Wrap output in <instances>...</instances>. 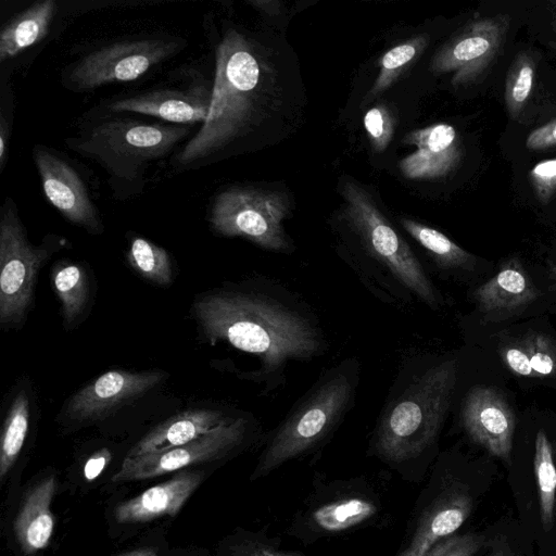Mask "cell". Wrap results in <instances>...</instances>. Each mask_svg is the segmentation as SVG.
Returning a JSON list of instances; mask_svg holds the SVG:
<instances>
[{"mask_svg": "<svg viewBox=\"0 0 556 556\" xmlns=\"http://www.w3.org/2000/svg\"><path fill=\"white\" fill-rule=\"evenodd\" d=\"M55 489L54 475L45 478L27 493L18 509L13 529L26 555L45 549L50 543L55 522L51 510Z\"/></svg>", "mask_w": 556, "mask_h": 556, "instance_id": "cell-22", "label": "cell"}, {"mask_svg": "<svg viewBox=\"0 0 556 556\" xmlns=\"http://www.w3.org/2000/svg\"><path fill=\"white\" fill-rule=\"evenodd\" d=\"M535 76V61L531 53L520 51L508 67L504 100L511 119H517L530 98Z\"/></svg>", "mask_w": 556, "mask_h": 556, "instance_id": "cell-29", "label": "cell"}, {"mask_svg": "<svg viewBox=\"0 0 556 556\" xmlns=\"http://www.w3.org/2000/svg\"><path fill=\"white\" fill-rule=\"evenodd\" d=\"M51 287L60 302L62 327L76 329L88 316L93 303V282L87 267L62 260L51 268Z\"/></svg>", "mask_w": 556, "mask_h": 556, "instance_id": "cell-23", "label": "cell"}, {"mask_svg": "<svg viewBox=\"0 0 556 556\" xmlns=\"http://www.w3.org/2000/svg\"><path fill=\"white\" fill-rule=\"evenodd\" d=\"M344 199L342 216L361 240L369 265H375L368 287L389 300H418L438 308L441 299L422 264L393 228L372 198L351 180L341 185Z\"/></svg>", "mask_w": 556, "mask_h": 556, "instance_id": "cell-3", "label": "cell"}, {"mask_svg": "<svg viewBox=\"0 0 556 556\" xmlns=\"http://www.w3.org/2000/svg\"><path fill=\"white\" fill-rule=\"evenodd\" d=\"M33 417V394L27 384L15 388L8 406L0 437V480L16 463L27 439Z\"/></svg>", "mask_w": 556, "mask_h": 556, "instance_id": "cell-25", "label": "cell"}, {"mask_svg": "<svg viewBox=\"0 0 556 556\" xmlns=\"http://www.w3.org/2000/svg\"><path fill=\"white\" fill-rule=\"evenodd\" d=\"M288 212L289 202L281 192L231 188L217 194L208 220L222 236L242 237L274 252H290L292 244L283 227Z\"/></svg>", "mask_w": 556, "mask_h": 556, "instance_id": "cell-8", "label": "cell"}, {"mask_svg": "<svg viewBox=\"0 0 556 556\" xmlns=\"http://www.w3.org/2000/svg\"><path fill=\"white\" fill-rule=\"evenodd\" d=\"M403 142L417 150L400 162V169L408 179H434L453 172L462 159V147L456 129L445 123L434 124L408 132Z\"/></svg>", "mask_w": 556, "mask_h": 556, "instance_id": "cell-17", "label": "cell"}, {"mask_svg": "<svg viewBox=\"0 0 556 556\" xmlns=\"http://www.w3.org/2000/svg\"><path fill=\"white\" fill-rule=\"evenodd\" d=\"M250 3L271 15L277 14L280 10L278 1H251Z\"/></svg>", "mask_w": 556, "mask_h": 556, "instance_id": "cell-39", "label": "cell"}, {"mask_svg": "<svg viewBox=\"0 0 556 556\" xmlns=\"http://www.w3.org/2000/svg\"><path fill=\"white\" fill-rule=\"evenodd\" d=\"M212 90L203 85L186 89H157L119 99L109 105L116 113L134 112L176 124L205 123Z\"/></svg>", "mask_w": 556, "mask_h": 556, "instance_id": "cell-18", "label": "cell"}, {"mask_svg": "<svg viewBox=\"0 0 556 556\" xmlns=\"http://www.w3.org/2000/svg\"><path fill=\"white\" fill-rule=\"evenodd\" d=\"M167 377L161 369L109 370L67 399L59 414L60 422L79 428L104 420L151 392Z\"/></svg>", "mask_w": 556, "mask_h": 556, "instance_id": "cell-12", "label": "cell"}, {"mask_svg": "<svg viewBox=\"0 0 556 556\" xmlns=\"http://www.w3.org/2000/svg\"><path fill=\"white\" fill-rule=\"evenodd\" d=\"M8 127L5 125V121L1 117V126H0V165L3 167L4 157H5V147L7 139L9 138V134H7Z\"/></svg>", "mask_w": 556, "mask_h": 556, "instance_id": "cell-40", "label": "cell"}, {"mask_svg": "<svg viewBox=\"0 0 556 556\" xmlns=\"http://www.w3.org/2000/svg\"><path fill=\"white\" fill-rule=\"evenodd\" d=\"M556 146V118L533 129L526 139L529 150H544Z\"/></svg>", "mask_w": 556, "mask_h": 556, "instance_id": "cell-37", "label": "cell"}, {"mask_svg": "<svg viewBox=\"0 0 556 556\" xmlns=\"http://www.w3.org/2000/svg\"><path fill=\"white\" fill-rule=\"evenodd\" d=\"M401 226L443 269L469 268L473 256L441 231L410 218L400 217Z\"/></svg>", "mask_w": 556, "mask_h": 556, "instance_id": "cell-26", "label": "cell"}, {"mask_svg": "<svg viewBox=\"0 0 556 556\" xmlns=\"http://www.w3.org/2000/svg\"><path fill=\"white\" fill-rule=\"evenodd\" d=\"M472 510V497L463 483L434 472L413 507L396 556H424L434 544L453 535Z\"/></svg>", "mask_w": 556, "mask_h": 556, "instance_id": "cell-10", "label": "cell"}, {"mask_svg": "<svg viewBox=\"0 0 556 556\" xmlns=\"http://www.w3.org/2000/svg\"><path fill=\"white\" fill-rule=\"evenodd\" d=\"M129 266L144 280L160 286L168 287L174 280V270L168 252L142 237L130 240L126 253Z\"/></svg>", "mask_w": 556, "mask_h": 556, "instance_id": "cell-27", "label": "cell"}, {"mask_svg": "<svg viewBox=\"0 0 556 556\" xmlns=\"http://www.w3.org/2000/svg\"><path fill=\"white\" fill-rule=\"evenodd\" d=\"M177 43L163 39L122 41L102 47L83 58L70 79L79 90L98 88L139 78L151 67L167 59Z\"/></svg>", "mask_w": 556, "mask_h": 556, "instance_id": "cell-14", "label": "cell"}, {"mask_svg": "<svg viewBox=\"0 0 556 556\" xmlns=\"http://www.w3.org/2000/svg\"><path fill=\"white\" fill-rule=\"evenodd\" d=\"M481 546L482 539L477 534H453L434 544L424 556H473Z\"/></svg>", "mask_w": 556, "mask_h": 556, "instance_id": "cell-35", "label": "cell"}, {"mask_svg": "<svg viewBox=\"0 0 556 556\" xmlns=\"http://www.w3.org/2000/svg\"><path fill=\"white\" fill-rule=\"evenodd\" d=\"M56 12L53 0L38 1L14 16L0 33V61L11 59L42 40Z\"/></svg>", "mask_w": 556, "mask_h": 556, "instance_id": "cell-24", "label": "cell"}, {"mask_svg": "<svg viewBox=\"0 0 556 556\" xmlns=\"http://www.w3.org/2000/svg\"><path fill=\"white\" fill-rule=\"evenodd\" d=\"M204 478L202 471H182L137 496L119 503L114 516L121 523L147 522L162 516L174 517Z\"/></svg>", "mask_w": 556, "mask_h": 556, "instance_id": "cell-19", "label": "cell"}, {"mask_svg": "<svg viewBox=\"0 0 556 556\" xmlns=\"http://www.w3.org/2000/svg\"><path fill=\"white\" fill-rule=\"evenodd\" d=\"M551 46L556 48V42H551Z\"/></svg>", "mask_w": 556, "mask_h": 556, "instance_id": "cell-43", "label": "cell"}, {"mask_svg": "<svg viewBox=\"0 0 556 556\" xmlns=\"http://www.w3.org/2000/svg\"><path fill=\"white\" fill-rule=\"evenodd\" d=\"M508 368L518 376L534 377L527 352L522 345H508L503 352Z\"/></svg>", "mask_w": 556, "mask_h": 556, "instance_id": "cell-36", "label": "cell"}, {"mask_svg": "<svg viewBox=\"0 0 556 556\" xmlns=\"http://www.w3.org/2000/svg\"><path fill=\"white\" fill-rule=\"evenodd\" d=\"M119 556H157V552L152 547H143L124 553Z\"/></svg>", "mask_w": 556, "mask_h": 556, "instance_id": "cell-41", "label": "cell"}, {"mask_svg": "<svg viewBox=\"0 0 556 556\" xmlns=\"http://www.w3.org/2000/svg\"><path fill=\"white\" fill-rule=\"evenodd\" d=\"M189 131L185 126L110 121L96 126L77 149L122 175L131 166L164 157Z\"/></svg>", "mask_w": 556, "mask_h": 556, "instance_id": "cell-9", "label": "cell"}, {"mask_svg": "<svg viewBox=\"0 0 556 556\" xmlns=\"http://www.w3.org/2000/svg\"><path fill=\"white\" fill-rule=\"evenodd\" d=\"M509 26L507 14L471 21L434 54L430 70L435 74L453 73L454 87L477 83L498 54Z\"/></svg>", "mask_w": 556, "mask_h": 556, "instance_id": "cell-13", "label": "cell"}, {"mask_svg": "<svg viewBox=\"0 0 556 556\" xmlns=\"http://www.w3.org/2000/svg\"><path fill=\"white\" fill-rule=\"evenodd\" d=\"M364 127L374 150L382 152L392 140L395 122L389 109L383 104H379L366 112Z\"/></svg>", "mask_w": 556, "mask_h": 556, "instance_id": "cell-33", "label": "cell"}, {"mask_svg": "<svg viewBox=\"0 0 556 556\" xmlns=\"http://www.w3.org/2000/svg\"><path fill=\"white\" fill-rule=\"evenodd\" d=\"M227 556H307L287 549L280 540L264 531H244L236 535L227 546Z\"/></svg>", "mask_w": 556, "mask_h": 556, "instance_id": "cell-31", "label": "cell"}, {"mask_svg": "<svg viewBox=\"0 0 556 556\" xmlns=\"http://www.w3.org/2000/svg\"><path fill=\"white\" fill-rule=\"evenodd\" d=\"M111 452L108 448L97 451L90 456L84 467V476L88 481L99 477L111 460Z\"/></svg>", "mask_w": 556, "mask_h": 556, "instance_id": "cell-38", "label": "cell"}, {"mask_svg": "<svg viewBox=\"0 0 556 556\" xmlns=\"http://www.w3.org/2000/svg\"><path fill=\"white\" fill-rule=\"evenodd\" d=\"M358 371V362L349 358L319 377L267 439L251 480L267 477L326 442L353 405Z\"/></svg>", "mask_w": 556, "mask_h": 556, "instance_id": "cell-5", "label": "cell"}, {"mask_svg": "<svg viewBox=\"0 0 556 556\" xmlns=\"http://www.w3.org/2000/svg\"><path fill=\"white\" fill-rule=\"evenodd\" d=\"M493 556H511V555H508L504 552H498V553L494 554Z\"/></svg>", "mask_w": 556, "mask_h": 556, "instance_id": "cell-42", "label": "cell"}, {"mask_svg": "<svg viewBox=\"0 0 556 556\" xmlns=\"http://www.w3.org/2000/svg\"><path fill=\"white\" fill-rule=\"evenodd\" d=\"M428 43L427 37L417 36L390 49L380 61L379 74L366 97L368 102L390 86L422 53Z\"/></svg>", "mask_w": 556, "mask_h": 556, "instance_id": "cell-30", "label": "cell"}, {"mask_svg": "<svg viewBox=\"0 0 556 556\" xmlns=\"http://www.w3.org/2000/svg\"><path fill=\"white\" fill-rule=\"evenodd\" d=\"M529 180L538 201L549 203L556 195V157L536 163L529 172Z\"/></svg>", "mask_w": 556, "mask_h": 556, "instance_id": "cell-34", "label": "cell"}, {"mask_svg": "<svg viewBox=\"0 0 556 556\" xmlns=\"http://www.w3.org/2000/svg\"><path fill=\"white\" fill-rule=\"evenodd\" d=\"M534 475L538 485L540 517L545 531L553 527L556 504V468L551 442L543 430H539L534 444Z\"/></svg>", "mask_w": 556, "mask_h": 556, "instance_id": "cell-28", "label": "cell"}, {"mask_svg": "<svg viewBox=\"0 0 556 556\" xmlns=\"http://www.w3.org/2000/svg\"><path fill=\"white\" fill-rule=\"evenodd\" d=\"M462 424L469 438L490 454L509 462L516 428L515 413L495 388L477 386L465 396Z\"/></svg>", "mask_w": 556, "mask_h": 556, "instance_id": "cell-15", "label": "cell"}, {"mask_svg": "<svg viewBox=\"0 0 556 556\" xmlns=\"http://www.w3.org/2000/svg\"><path fill=\"white\" fill-rule=\"evenodd\" d=\"M384 509L382 494L366 477H316L286 532L296 542L312 545L375 526L384 517Z\"/></svg>", "mask_w": 556, "mask_h": 556, "instance_id": "cell-6", "label": "cell"}, {"mask_svg": "<svg viewBox=\"0 0 556 556\" xmlns=\"http://www.w3.org/2000/svg\"><path fill=\"white\" fill-rule=\"evenodd\" d=\"M52 236L40 245L27 238L15 210L5 204L0 219V327L20 330L31 309L40 268L62 247Z\"/></svg>", "mask_w": 556, "mask_h": 556, "instance_id": "cell-7", "label": "cell"}, {"mask_svg": "<svg viewBox=\"0 0 556 556\" xmlns=\"http://www.w3.org/2000/svg\"><path fill=\"white\" fill-rule=\"evenodd\" d=\"M539 295V290L517 258L505 263L497 274L473 293L479 309L485 314L510 313L525 308Z\"/></svg>", "mask_w": 556, "mask_h": 556, "instance_id": "cell-21", "label": "cell"}, {"mask_svg": "<svg viewBox=\"0 0 556 556\" xmlns=\"http://www.w3.org/2000/svg\"><path fill=\"white\" fill-rule=\"evenodd\" d=\"M34 160L49 202L71 223L99 235L103 225L77 172L48 150L36 147Z\"/></svg>", "mask_w": 556, "mask_h": 556, "instance_id": "cell-16", "label": "cell"}, {"mask_svg": "<svg viewBox=\"0 0 556 556\" xmlns=\"http://www.w3.org/2000/svg\"><path fill=\"white\" fill-rule=\"evenodd\" d=\"M261 65L249 41L228 30L216 49L215 78L205 123L177 155L181 166L206 159L241 136L252 121Z\"/></svg>", "mask_w": 556, "mask_h": 556, "instance_id": "cell-4", "label": "cell"}, {"mask_svg": "<svg viewBox=\"0 0 556 556\" xmlns=\"http://www.w3.org/2000/svg\"><path fill=\"white\" fill-rule=\"evenodd\" d=\"M200 333L212 345L224 342L254 356L256 381L275 389L291 362L326 352L325 336L307 308L278 290L254 286L218 289L194 300Z\"/></svg>", "mask_w": 556, "mask_h": 556, "instance_id": "cell-1", "label": "cell"}, {"mask_svg": "<svg viewBox=\"0 0 556 556\" xmlns=\"http://www.w3.org/2000/svg\"><path fill=\"white\" fill-rule=\"evenodd\" d=\"M522 348L528 354L534 377L556 374V343L543 333L528 334Z\"/></svg>", "mask_w": 556, "mask_h": 556, "instance_id": "cell-32", "label": "cell"}, {"mask_svg": "<svg viewBox=\"0 0 556 556\" xmlns=\"http://www.w3.org/2000/svg\"><path fill=\"white\" fill-rule=\"evenodd\" d=\"M251 432L248 419L231 418L204 435L169 450L136 457H125L113 482L143 480L195 464L210 463L239 450Z\"/></svg>", "mask_w": 556, "mask_h": 556, "instance_id": "cell-11", "label": "cell"}, {"mask_svg": "<svg viewBox=\"0 0 556 556\" xmlns=\"http://www.w3.org/2000/svg\"><path fill=\"white\" fill-rule=\"evenodd\" d=\"M231 417L220 410L200 408L175 415L143 435L128 452L126 457H136L149 453L162 452L189 443Z\"/></svg>", "mask_w": 556, "mask_h": 556, "instance_id": "cell-20", "label": "cell"}, {"mask_svg": "<svg viewBox=\"0 0 556 556\" xmlns=\"http://www.w3.org/2000/svg\"><path fill=\"white\" fill-rule=\"evenodd\" d=\"M459 363L442 361L416 374L382 409L368 454L403 480L419 482L426 472L453 401Z\"/></svg>", "mask_w": 556, "mask_h": 556, "instance_id": "cell-2", "label": "cell"}]
</instances>
